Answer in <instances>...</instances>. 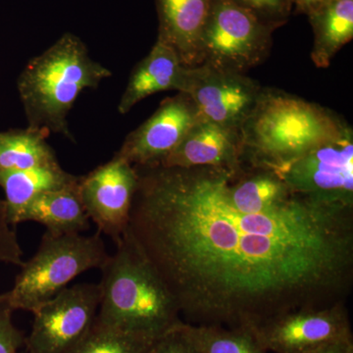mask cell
Instances as JSON below:
<instances>
[{
	"label": "cell",
	"instance_id": "cell-20",
	"mask_svg": "<svg viewBox=\"0 0 353 353\" xmlns=\"http://www.w3.org/2000/svg\"><path fill=\"white\" fill-rule=\"evenodd\" d=\"M183 329L201 353H268L250 330L194 325Z\"/></svg>",
	"mask_w": 353,
	"mask_h": 353
},
{
	"label": "cell",
	"instance_id": "cell-8",
	"mask_svg": "<svg viewBox=\"0 0 353 353\" xmlns=\"http://www.w3.org/2000/svg\"><path fill=\"white\" fill-rule=\"evenodd\" d=\"M101 287L83 283L65 288L32 311V329L25 338L29 353H65L82 340L97 318Z\"/></svg>",
	"mask_w": 353,
	"mask_h": 353
},
{
	"label": "cell",
	"instance_id": "cell-12",
	"mask_svg": "<svg viewBox=\"0 0 353 353\" xmlns=\"http://www.w3.org/2000/svg\"><path fill=\"white\" fill-rule=\"evenodd\" d=\"M199 120L192 97L178 92L165 99L145 123L130 132L115 155L134 166L157 164L175 150Z\"/></svg>",
	"mask_w": 353,
	"mask_h": 353
},
{
	"label": "cell",
	"instance_id": "cell-5",
	"mask_svg": "<svg viewBox=\"0 0 353 353\" xmlns=\"http://www.w3.org/2000/svg\"><path fill=\"white\" fill-rule=\"evenodd\" d=\"M101 234L46 232L36 254L21 266L12 289L6 292L7 304L13 311L32 312L81 274L101 269L110 255Z\"/></svg>",
	"mask_w": 353,
	"mask_h": 353
},
{
	"label": "cell",
	"instance_id": "cell-13",
	"mask_svg": "<svg viewBox=\"0 0 353 353\" xmlns=\"http://www.w3.org/2000/svg\"><path fill=\"white\" fill-rule=\"evenodd\" d=\"M154 165L165 168H239L241 165V131L199 120L175 150Z\"/></svg>",
	"mask_w": 353,
	"mask_h": 353
},
{
	"label": "cell",
	"instance_id": "cell-2",
	"mask_svg": "<svg viewBox=\"0 0 353 353\" xmlns=\"http://www.w3.org/2000/svg\"><path fill=\"white\" fill-rule=\"evenodd\" d=\"M101 268V303L95 322L157 340L183 322L162 279L127 231Z\"/></svg>",
	"mask_w": 353,
	"mask_h": 353
},
{
	"label": "cell",
	"instance_id": "cell-7",
	"mask_svg": "<svg viewBox=\"0 0 353 353\" xmlns=\"http://www.w3.org/2000/svg\"><path fill=\"white\" fill-rule=\"evenodd\" d=\"M274 171L299 196L353 211L352 127Z\"/></svg>",
	"mask_w": 353,
	"mask_h": 353
},
{
	"label": "cell",
	"instance_id": "cell-3",
	"mask_svg": "<svg viewBox=\"0 0 353 353\" xmlns=\"http://www.w3.org/2000/svg\"><path fill=\"white\" fill-rule=\"evenodd\" d=\"M112 72L90 57L87 44L65 32L21 72L17 90L28 127L61 134L75 143L70 111L79 95L95 90Z\"/></svg>",
	"mask_w": 353,
	"mask_h": 353
},
{
	"label": "cell",
	"instance_id": "cell-10",
	"mask_svg": "<svg viewBox=\"0 0 353 353\" xmlns=\"http://www.w3.org/2000/svg\"><path fill=\"white\" fill-rule=\"evenodd\" d=\"M262 88L245 74L203 63L190 68L185 94L192 97L202 120L241 131Z\"/></svg>",
	"mask_w": 353,
	"mask_h": 353
},
{
	"label": "cell",
	"instance_id": "cell-14",
	"mask_svg": "<svg viewBox=\"0 0 353 353\" xmlns=\"http://www.w3.org/2000/svg\"><path fill=\"white\" fill-rule=\"evenodd\" d=\"M190 73V67L181 62L175 50L157 39L150 53L132 70L118 104V112L129 113L139 102L157 92H185Z\"/></svg>",
	"mask_w": 353,
	"mask_h": 353
},
{
	"label": "cell",
	"instance_id": "cell-28",
	"mask_svg": "<svg viewBox=\"0 0 353 353\" xmlns=\"http://www.w3.org/2000/svg\"><path fill=\"white\" fill-rule=\"evenodd\" d=\"M345 353H353V341L348 345L347 350H345Z\"/></svg>",
	"mask_w": 353,
	"mask_h": 353
},
{
	"label": "cell",
	"instance_id": "cell-15",
	"mask_svg": "<svg viewBox=\"0 0 353 353\" xmlns=\"http://www.w3.org/2000/svg\"><path fill=\"white\" fill-rule=\"evenodd\" d=\"M213 0H155L158 37L185 66L202 64L201 37Z\"/></svg>",
	"mask_w": 353,
	"mask_h": 353
},
{
	"label": "cell",
	"instance_id": "cell-25",
	"mask_svg": "<svg viewBox=\"0 0 353 353\" xmlns=\"http://www.w3.org/2000/svg\"><path fill=\"white\" fill-rule=\"evenodd\" d=\"M13 310L6 303V296L0 303V353H19L25 347V338L14 326Z\"/></svg>",
	"mask_w": 353,
	"mask_h": 353
},
{
	"label": "cell",
	"instance_id": "cell-18",
	"mask_svg": "<svg viewBox=\"0 0 353 353\" xmlns=\"http://www.w3.org/2000/svg\"><path fill=\"white\" fill-rule=\"evenodd\" d=\"M307 16L314 34L311 59L317 68H328L353 39V0H331Z\"/></svg>",
	"mask_w": 353,
	"mask_h": 353
},
{
	"label": "cell",
	"instance_id": "cell-26",
	"mask_svg": "<svg viewBox=\"0 0 353 353\" xmlns=\"http://www.w3.org/2000/svg\"><path fill=\"white\" fill-rule=\"evenodd\" d=\"M331 0H292V8L296 9V13L308 15L318 7L322 6L323 4Z\"/></svg>",
	"mask_w": 353,
	"mask_h": 353
},
{
	"label": "cell",
	"instance_id": "cell-17",
	"mask_svg": "<svg viewBox=\"0 0 353 353\" xmlns=\"http://www.w3.org/2000/svg\"><path fill=\"white\" fill-rule=\"evenodd\" d=\"M78 185L50 190L34 197L20 223L37 222L53 234H81L90 229V220L79 194Z\"/></svg>",
	"mask_w": 353,
	"mask_h": 353
},
{
	"label": "cell",
	"instance_id": "cell-6",
	"mask_svg": "<svg viewBox=\"0 0 353 353\" xmlns=\"http://www.w3.org/2000/svg\"><path fill=\"white\" fill-rule=\"evenodd\" d=\"M277 29L233 0H213L202 32V64L245 74L268 57Z\"/></svg>",
	"mask_w": 353,
	"mask_h": 353
},
{
	"label": "cell",
	"instance_id": "cell-27",
	"mask_svg": "<svg viewBox=\"0 0 353 353\" xmlns=\"http://www.w3.org/2000/svg\"><path fill=\"white\" fill-rule=\"evenodd\" d=\"M352 341H353V339L334 341V343H328V345H324L322 347H316L314 350H307V352L301 353H345L348 345Z\"/></svg>",
	"mask_w": 353,
	"mask_h": 353
},
{
	"label": "cell",
	"instance_id": "cell-16",
	"mask_svg": "<svg viewBox=\"0 0 353 353\" xmlns=\"http://www.w3.org/2000/svg\"><path fill=\"white\" fill-rule=\"evenodd\" d=\"M80 180L81 176L65 171L58 161L25 170L0 171V188L6 194L9 222L12 226L20 224L26 208L39 194L74 187Z\"/></svg>",
	"mask_w": 353,
	"mask_h": 353
},
{
	"label": "cell",
	"instance_id": "cell-29",
	"mask_svg": "<svg viewBox=\"0 0 353 353\" xmlns=\"http://www.w3.org/2000/svg\"><path fill=\"white\" fill-rule=\"evenodd\" d=\"M4 299H6V294H0V303H1V301H3Z\"/></svg>",
	"mask_w": 353,
	"mask_h": 353
},
{
	"label": "cell",
	"instance_id": "cell-24",
	"mask_svg": "<svg viewBox=\"0 0 353 353\" xmlns=\"http://www.w3.org/2000/svg\"><path fill=\"white\" fill-rule=\"evenodd\" d=\"M183 323L153 341L148 353H201L183 331Z\"/></svg>",
	"mask_w": 353,
	"mask_h": 353
},
{
	"label": "cell",
	"instance_id": "cell-1",
	"mask_svg": "<svg viewBox=\"0 0 353 353\" xmlns=\"http://www.w3.org/2000/svg\"><path fill=\"white\" fill-rule=\"evenodd\" d=\"M134 168L126 231L187 323L252 330L350 292L352 210L296 194L246 212L228 194L233 169Z\"/></svg>",
	"mask_w": 353,
	"mask_h": 353
},
{
	"label": "cell",
	"instance_id": "cell-22",
	"mask_svg": "<svg viewBox=\"0 0 353 353\" xmlns=\"http://www.w3.org/2000/svg\"><path fill=\"white\" fill-rule=\"evenodd\" d=\"M268 24L281 28L292 13V0H233Z\"/></svg>",
	"mask_w": 353,
	"mask_h": 353
},
{
	"label": "cell",
	"instance_id": "cell-30",
	"mask_svg": "<svg viewBox=\"0 0 353 353\" xmlns=\"http://www.w3.org/2000/svg\"><path fill=\"white\" fill-rule=\"evenodd\" d=\"M19 353H29V352H28L27 350H23V352H20Z\"/></svg>",
	"mask_w": 353,
	"mask_h": 353
},
{
	"label": "cell",
	"instance_id": "cell-21",
	"mask_svg": "<svg viewBox=\"0 0 353 353\" xmlns=\"http://www.w3.org/2000/svg\"><path fill=\"white\" fill-rule=\"evenodd\" d=\"M154 341L94 321L82 340L65 353H148Z\"/></svg>",
	"mask_w": 353,
	"mask_h": 353
},
{
	"label": "cell",
	"instance_id": "cell-9",
	"mask_svg": "<svg viewBox=\"0 0 353 353\" xmlns=\"http://www.w3.org/2000/svg\"><path fill=\"white\" fill-rule=\"evenodd\" d=\"M250 331L267 352L274 353H301L352 339L343 301L285 313Z\"/></svg>",
	"mask_w": 353,
	"mask_h": 353
},
{
	"label": "cell",
	"instance_id": "cell-4",
	"mask_svg": "<svg viewBox=\"0 0 353 353\" xmlns=\"http://www.w3.org/2000/svg\"><path fill=\"white\" fill-rule=\"evenodd\" d=\"M347 126L318 104L262 88L241 128V164L275 170L336 138Z\"/></svg>",
	"mask_w": 353,
	"mask_h": 353
},
{
	"label": "cell",
	"instance_id": "cell-31",
	"mask_svg": "<svg viewBox=\"0 0 353 353\" xmlns=\"http://www.w3.org/2000/svg\"></svg>",
	"mask_w": 353,
	"mask_h": 353
},
{
	"label": "cell",
	"instance_id": "cell-11",
	"mask_svg": "<svg viewBox=\"0 0 353 353\" xmlns=\"http://www.w3.org/2000/svg\"><path fill=\"white\" fill-rule=\"evenodd\" d=\"M138 185L134 165L114 154L112 159L81 176L78 189L83 208L97 231L119 240L126 231Z\"/></svg>",
	"mask_w": 353,
	"mask_h": 353
},
{
	"label": "cell",
	"instance_id": "cell-19",
	"mask_svg": "<svg viewBox=\"0 0 353 353\" xmlns=\"http://www.w3.org/2000/svg\"><path fill=\"white\" fill-rule=\"evenodd\" d=\"M50 132L27 127L0 132V171L25 170L57 162L48 145Z\"/></svg>",
	"mask_w": 353,
	"mask_h": 353
},
{
	"label": "cell",
	"instance_id": "cell-23",
	"mask_svg": "<svg viewBox=\"0 0 353 353\" xmlns=\"http://www.w3.org/2000/svg\"><path fill=\"white\" fill-rule=\"evenodd\" d=\"M12 227L7 217L6 201L0 197V264L21 267L25 262L23 250Z\"/></svg>",
	"mask_w": 353,
	"mask_h": 353
}]
</instances>
